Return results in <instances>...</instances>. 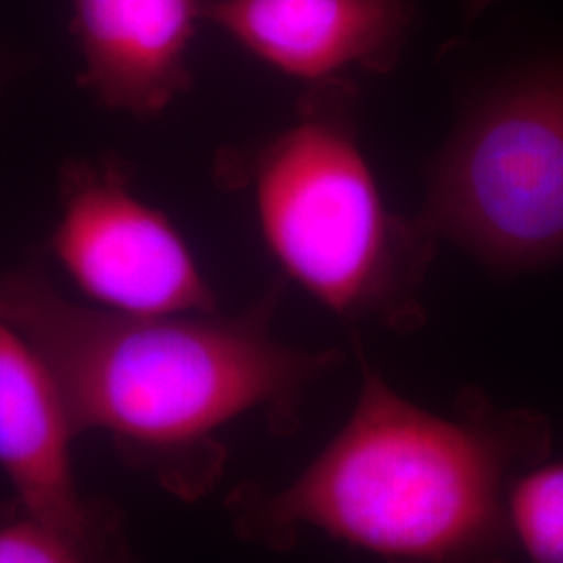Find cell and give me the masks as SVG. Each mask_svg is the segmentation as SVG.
<instances>
[{"label":"cell","instance_id":"cell-5","mask_svg":"<svg viewBox=\"0 0 563 563\" xmlns=\"http://www.w3.org/2000/svg\"><path fill=\"white\" fill-rule=\"evenodd\" d=\"M51 249L97 307L128 316L211 313L218 301L169 218L141 201L118 159L69 162Z\"/></svg>","mask_w":563,"mask_h":563},{"label":"cell","instance_id":"cell-9","mask_svg":"<svg viewBox=\"0 0 563 563\" xmlns=\"http://www.w3.org/2000/svg\"><path fill=\"white\" fill-rule=\"evenodd\" d=\"M507 522L523 563H563V460H544L514 481Z\"/></svg>","mask_w":563,"mask_h":563},{"label":"cell","instance_id":"cell-6","mask_svg":"<svg viewBox=\"0 0 563 563\" xmlns=\"http://www.w3.org/2000/svg\"><path fill=\"white\" fill-rule=\"evenodd\" d=\"M76 428L59 384L20 332L0 320V470L18 505L81 543H121L113 511L86 501L74 476Z\"/></svg>","mask_w":563,"mask_h":563},{"label":"cell","instance_id":"cell-3","mask_svg":"<svg viewBox=\"0 0 563 563\" xmlns=\"http://www.w3.org/2000/svg\"><path fill=\"white\" fill-rule=\"evenodd\" d=\"M357 86L309 84L297 120L225 176L251 188L267 249L284 274L346 322L418 330L434 242L393 213L357 134Z\"/></svg>","mask_w":563,"mask_h":563},{"label":"cell","instance_id":"cell-1","mask_svg":"<svg viewBox=\"0 0 563 563\" xmlns=\"http://www.w3.org/2000/svg\"><path fill=\"white\" fill-rule=\"evenodd\" d=\"M282 284L241 313L128 316L63 297L36 269L0 278V320L59 384L76 434L97 430L180 499L222 478L220 432L265 413L276 434L299 428L309 384L342 362L274 334Z\"/></svg>","mask_w":563,"mask_h":563},{"label":"cell","instance_id":"cell-10","mask_svg":"<svg viewBox=\"0 0 563 563\" xmlns=\"http://www.w3.org/2000/svg\"><path fill=\"white\" fill-rule=\"evenodd\" d=\"M0 520V563H134L125 547L104 549L23 511Z\"/></svg>","mask_w":563,"mask_h":563},{"label":"cell","instance_id":"cell-7","mask_svg":"<svg viewBox=\"0 0 563 563\" xmlns=\"http://www.w3.org/2000/svg\"><path fill=\"white\" fill-rule=\"evenodd\" d=\"M202 20L309 86L346 78L349 69L393 71L416 0H202Z\"/></svg>","mask_w":563,"mask_h":563},{"label":"cell","instance_id":"cell-8","mask_svg":"<svg viewBox=\"0 0 563 563\" xmlns=\"http://www.w3.org/2000/svg\"><path fill=\"white\" fill-rule=\"evenodd\" d=\"M202 0H74L81 86L113 111L155 118L192 84Z\"/></svg>","mask_w":563,"mask_h":563},{"label":"cell","instance_id":"cell-4","mask_svg":"<svg viewBox=\"0 0 563 563\" xmlns=\"http://www.w3.org/2000/svg\"><path fill=\"white\" fill-rule=\"evenodd\" d=\"M418 220L495 269L563 257V60L501 81L465 109Z\"/></svg>","mask_w":563,"mask_h":563},{"label":"cell","instance_id":"cell-11","mask_svg":"<svg viewBox=\"0 0 563 563\" xmlns=\"http://www.w3.org/2000/svg\"><path fill=\"white\" fill-rule=\"evenodd\" d=\"M497 0H465L463 2V15L465 20H476L478 15H483L484 11H488Z\"/></svg>","mask_w":563,"mask_h":563},{"label":"cell","instance_id":"cell-2","mask_svg":"<svg viewBox=\"0 0 563 563\" xmlns=\"http://www.w3.org/2000/svg\"><path fill=\"white\" fill-rule=\"evenodd\" d=\"M353 411L299 476L246 483L228 511L244 541L288 551L302 530L380 563H511L514 481L551 453L549 420L465 388L449 413L395 390L362 349Z\"/></svg>","mask_w":563,"mask_h":563}]
</instances>
